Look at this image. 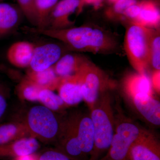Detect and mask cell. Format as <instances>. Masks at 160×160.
I'll return each instance as SVG.
<instances>
[{
  "mask_svg": "<svg viewBox=\"0 0 160 160\" xmlns=\"http://www.w3.org/2000/svg\"><path fill=\"white\" fill-rule=\"evenodd\" d=\"M28 31L58 40L72 51L94 54L120 53L119 43L110 32L93 25L62 29L26 28Z\"/></svg>",
  "mask_w": 160,
  "mask_h": 160,
  "instance_id": "1",
  "label": "cell"
},
{
  "mask_svg": "<svg viewBox=\"0 0 160 160\" xmlns=\"http://www.w3.org/2000/svg\"><path fill=\"white\" fill-rule=\"evenodd\" d=\"M90 111L94 142L89 160H99L108 151L114 133L115 115L109 92L100 96Z\"/></svg>",
  "mask_w": 160,
  "mask_h": 160,
  "instance_id": "2",
  "label": "cell"
},
{
  "mask_svg": "<svg viewBox=\"0 0 160 160\" xmlns=\"http://www.w3.org/2000/svg\"><path fill=\"white\" fill-rule=\"evenodd\" d=\"M154 29L130 22L124 39V50L129 63L138 72L145 74L150 66V44Z\"/></svg>",
  "mask_w": 160,
  "mask_h": 160,
  "instance_id": "3",
  "label": "cell"
},
{
  "mask_svg": "<svg viewBox=\"0 0 160 160\" xmlns=\"http://www.w3.org/2000/svg\"><path fill=\"white\" fill-rule=\"evenodd\" d=\"M115 115V131L110 147L99 160H128L132 145L146 129L118 110Z\"/></svg>",
  "mask_w": 160,
  "mask_h": 160,
  "instance_id": "4",
  "label": "cell"
},
{
  "mask_svg": "<svg viewBox=\"0 0 160 160\" xmlns=\"http://www.w3.org/2000/svg\"><path fill=\"white\" fill-rule=\"evenodd\" d=\"M62 119L44 106H36L27 112L24 122L30 136L45 143L57 142L59 136Z\"/></svg>",
  "mask_w": 160,
  "mask_h": 160,
  "instance_id": "5",
  "label": "cell"
},
{
  "mask_svg": "<svg viewBox=\"0 0 160 160\" xmlns=\"http://www.w3.org/2000/svg\"><path fill=\"white\" fill-rule=\"evenodd\" d=\"M75 74L81 83L83 98L89 109L101 95L114 86L104 71L88 58Z\"/></svg>",
  "mask_w": 160,
  "mask_h": 160,
  "instance_id": "6",
  "label": "cell"
},
{
  "mask_svg": "<svg viewBox=\"0 0 160 160\" xmlns=\"http://www.w3.org/2000/svg\"><path fill=\"white\" fill-rule=\"evenodd\" d=\"M133 112L148 126H160V102L152 92H139L125 94Z\"/></svg>",
  "mask_w": 160,
  "mask_h": 160,
  "instance_id": "7",
  "label": "cell"
},
{
  "mask_svg": "<svg viewBox=\"0 0 160 160\" xmlns=\"http://www.w3.org/2000/svg\"><path fill=\"white\" fill-rule=\"evenodd\" d=\"M79 112L71 113L63 119L62 127L56 142V149L75 160H86L79 142L78 121Z\"/></svg>",
  "mask_w": 160,
  "mask_h": 160,
  "instance_id": "8",
  "label": "cell"
},
{
  "mask_svg": "<svg viewBox=\"0 0 160 160\" xmlns=\"http://www.w3.org/2000/svg\"><path fill=\"white\" fill-rule=\"evenodd\" d=\"M128 160H160L158 139L146 129L132 145Z\"/></svg>",
  "mask_w": 160,
  "mask_h": 160,
  "instance_id": "9",
  "label": "cell"
},
{
  "mask_svg": "<svg viewBox=\"0 0 160 160\" xmlns=\"http://www.w3.org/2000/svg\"><path fill=\"white\" fill-rule=\"evenodd\" d=\"M62 49L58 45L48 43L36 47L29 69L42 71L54 66L62 57Z\"/></svg>",
  "mask_w": 160,
  "mask_h": 160,
  "instance_id": "10",
  "label": "cell"
},
{
  "mask_svg": "<svg viewBox=\"0 0 160 160\" xmlns=\"http://www.w3.org/2000/svg\"><path fill=\"white\" fill-rule=\"evenodd\" d=\"M82 3V0H62L58 2L50 14L47 28L62 29L71 27L73 23L69 17Z\"/></svg>",
  "mask_w": 160,
  "mask_h": 160,
  "instance_id": "11",
  "label": "cell"
},
{
  "mask_svg": "<svg viewBox=\"0 0 160 160\" xmlns=\"http://www.w3.org/2000/svg\"><path fill=\"white\" fill-rule=\"evenodd\" d=\"M40 147L39 141L35 138H24L0 146V157L15 158L33 154Z\"/></svg>",
  "mask_w": 160,
  "mask_h": 160,
  "instance_id": "12",
  "label": "cell"
},
{
  "mask_svg": "<svg viewBox=\"0 0 160 160\" xmlns=\"http://www.w3.org/2000/svg\"><path fill=\"white\" fill-rule=\"evenodd\" d=\"M78 129L80 149L85 159L89 160L94 142V129L90 114L79 112Z\"/></svg>",
  "mask_w": 160,
  "mask_h": 160,
  "instance_id": "13",
  "label": "cell"
},
{
  "mask_svg": "<svg viewBox=\"0 0 160 160\" xmlns=\"http://www.w3.org/2000/svg\"><path fill=\"white\" fill-rule=\"evenodd\" d=\"M57 89L67 106L76 105L84 100L81 83L76 74L61 78Z\"/></svg>",
  "mask_w": 160,
  "mask_h": 160,
  "instance_id": "14",
  "label": "cell"
},
{
  "mask_svg": "<svg viewBox=\"0 0 160 160\" xmlns=\"http://www.w3.org/2000/svg\"><path fill=\"white\" fill-rule=\"evenodd\" d=\"M35 47L34 44L25 41L14 43L8 49L7 60L18 68L29 67Z\"/></svg>",
  "mask_w": 160,
  "mask_h": 160,
  "instance_id": "15",
  "label": "cell"
},
{
  "mask_svg": "<svg viewBox=\"0 0 160 160\" xmlns=\"http://www.w3.org/2000/svg\"><path fill=\"white\" fill-rule=\"evenodd\" d=\"M22 13L19 7L9 3L0 2V38L9 34L17 27Z\"/></svg>",
  "mask_w": 160,
  "mask_h": 160,
  "instance_id": "16",
  "label": "cell"
},
{
  "mask_svg": "<svg viewBox=\"0 0 160 160\" xmlns=\"http://www.w3.org/2000/svg\"><path fill=\"white\" fill-rule=\"evenodd\" d=\"M87 58L78 54H66L60 58L53 66L54 71L60 78L76 73Z\"/></svg>",
  "mask_w": 160,
  "mask_h": 160,
  "instance_id": "17",
  "label": "cell"
},
{
  "mask_svg": "<svg viewBox=\"0 0 160 160\" xmlns=\"http://www.w3.org/2000/svg\"><path fill=\"white\" fill-rule=\"evenodd\" d=\"M26 77L31 80L42 89L54 91L57 89L61 78L58 76L53 66L42 71H34L29 69Z\"/></svg>",
  "mask_w": 160,
  "mask_h": 160,
  "instance_id": "18",
  "label": "cell"
},
{
  "mask_svg": "<svg viewBox=\"0 0 160 160\" xmlns=\"http://www.w3.org/2000/svg\"><path fill=\"white\" fill-rule=\"evenodd\" d=\"M28 137H30V134L24 122L7 123L0 126V146Z\"/></svg>",
  "mask_w": 160,
  "mask_h": 160,
  "instance_id": "19",
  "label": "cell"
},
{
  "mask_svg": "<svg viewBox=\"0 0 160 160\" xmlns=\"http://www.w3.org/2000/svg\"><path fill=\"white\" fill-rule=\"evenodd\" d=\"M123 89L125 94L139 92H152L151 81L145 74L131 73L127 75L123 82Z\"/></svg>",
  "mask_w": 160,
  "mask_h": 160,
  "instance_id": "20",
  "label": "cell"
},
{
  "mask_svg": "<svg viewBox=\"0 0 160 160\" xmlns=\"http://www.w3.org/2000/svg\"><path fill=\"white\" fill-rule=\"evenodd\" d=\"M139 16L136 23L145 27H156L160 23V12L154 3L145 2L141 3Z\"/></svg>",
  "mask_w": 160,
  "mask_h": 160,
  "instance_id": "21",
  "label": "cell"
},
{
  "mask_svg": "<svg viewBox=\"0 0 160 160\" xmlns=\"http://www.w3.org/2000/svg\"><path fill=\"white\" fill-rule=\"evenodd\" d=\"M42 89L27 77L18 84L16 91L21 99L29 102H39V94Z\"/></svg>",
  "mask_w": 160,
  "mask_h": 160,
  "instance_id": "22",
  "label": "cell"
},
{
  "mask_svg": "<svg viewBox=\"0 0 160 160\" xmlns=\"http://www.w3.org/2000/svg\"><path fill=\"white\" fill-rule=\"evenodd\" d=\"M58 2V0H35L38 21L36 28L45 29L48 27L50 14Z\"/></svg>",
  "mask_w": 160,
  "mask_h": 160,
  "instance_id": "23",
  "label": "cell"
},
{
  "mask_svg": "<svg viewBox=\"0 0 160 160\" xmlns=\"http://www.w3.org/2000/svg\"><path fill=\"white\" fill-rule=\"evenodd\" d=\"M39 102L54 112L62 111L67 106L59 95L48 89H42L40 91Z\"/></svg>",
  "mask_w": 160,
  "mask_h": 160,
  "instance_id": "24",
  "label": "cell"
},
{
  "mask_svg": "<svg viewBox=\"0 0 160 160\" xmlns=\"http://www.w3.org/2000/svg\"><path fill=\"white\" fill-rule=\"evenodd\" d=\"M150 65L154 71L160 69V36L159 32L155 30L150 44Z\"/></svg>",
  "mask_w": 160,
  "mask_h": 160,
  "instance_id": "25",
  "label": "cell"
},
{
  "mask_svg": "<svg viewBox=\"0 0 160 160\" xmlns=\"http://www.w3.org/2000/svg\"><path fill=\"white\" fill-rule=\"evenodd\" d=\"M20 9L27 19L36 27H38L37 14L36 10L35 0H17Z\"/></svg>",
  "mask_w": 160,
  "mask_h": 160,
  "instance_id": "26",
  "label": "cell"
},
{
  "mask_svg": "<svg viewBox=\"0 0 160 160\" xmlns=\"http://www.w3.org/2000/svg\"><path fill=\"white\" fill-rule=\"evenodd\" d=\"M38 160H75L58 149L46 150L38 157Z\"/></svg>",
  "mask_w": 160,
  "mask_h": 160,
  "instance_id": "27",
  "label": "cell"
},
{
  "mask_svg": "<svg viewBox=\"0 0 160 160\" xmlns=\"http://www.w3.org/2000/svg\"><path fill=\"white\" fill-rule=\"evenodd\" d=\"M136 3V0H118L113 6V10L116 14L123 15L126 9Z\"/></svg>",
  "mask_w": 160,
  "mask_h": 160,
  "instance_id": "28",
  "label": "cell"
},
{
  "mask_svg": "<svg viewBox=\"0 0 160 160\" xmlns=\"http://www.w3.org/2000/svg\"><path fill=\"white\" fill-rule=\"evenodd\" d=\"M141 9V4L139 5L136 4L126 9L123 15L127 18L131 20L130 22H135L139 16Z\"/></svg>",
  "mask_w": 160,
  "mask_h": 160,
  "instance_id": "29",
  "label": "cell"
},
{
  "mask_svg": "<svg viewBox=\"0 0 160 160\" xmlns=\"http://www.w3.org/2000/svg\"><path fill=\"white\" fill-rule=\"evenodd\" d=\"M8 89L0 83V119L3 116L7 107Z\"/></svg>",
  "mask_w": 160,
  "mask_h": 160,
  "instance_id": "30",
  "label": "cell"
},
{
  "mask_svg": "<svg viewBox=\"0 0 160 160\" xmlns=\"http://www.w3.org/2000/svg\"><path fill=\"white\" fill-rule=\"evenodd\" d=\"M160 70L154 71L151 81L152 86H154L156 89H159Z\"/></svg>",
  "mask_w": 160,
  "mask_h": 160,
  "instance_id": "31",
  "label": "cell"
},
{
  "mask_svg": "<svg viewBox=\"0 0 160 160\" xmlns=\"http://www.w3.org/2000/svg\"><path fill=\"white\" fill-rule=\"evenodd\" d=\"M38 156L33 154L13 158V160H38Z\"/></svg>",
  "mask_w": 160,
  "mask_h": 160,
  "instance_id": "32",
  "label": "cell"
},
{
  "mask_svg": "<svg viewBox=\"0 0 160 160\" xmlns=\"http://www.w3.org/2000/svg\"><path fill=\"white\" fill-rule=\"evenodd\" d=\"M83 2L93 4L96 6H98L101 2L102 0H82Z\"/></svg>",
  "mask_w": 160,
  "mask_h": 160,
  "instance_id": "33",
  "label": "cell"
},
{
  "mask_svg": "<svg viewBox=\"0 0 160 160\" xmlns=\"http://www.w3.org/2000/svg\"><path fill=\"white\" fill-rule=\"evenodd\" d=\"M110 1L112 2H116V1H117L118 0H110Z\"/></svg>",
  "mask_w": 160,
  "mask_h": 160,
  "instance_id": "34",
  "label": "cell"
},
{
  "mask_svg": "<svg viewBox=\"0 0 160 160\" xmlns=\"http://www.w3.org/2000/svg\"><path fill=\"white\" fill-rule=\"evenodd\" d=\"M2 1V0H0V2H1V1Z\"/></svg>",
  "mask_w": 160,
  "mask_h": 160,
  "instance_id": "35",
  "label": "cell"
}]
</instances>
